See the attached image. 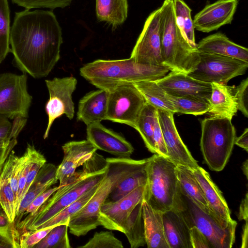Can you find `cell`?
Segmentation results:
<instances>
[{"label":"cell","mask_w":248,"mask_h":248,"mask_svg":"<svg viewBox=\"0 0 248 248\" xmlns=\"http://www.w3.org/2000/svg\"><path fill=\"white\" fill-rule=\"evenodd\" d=\"M200 62L187 75L204 82L226 84L232 78L246 73L248 62L228 56L199 52Z\"/></svg>","instance_id":"obj_10"},{"label":"cell","mask_w":248,"mask_h":248,"mask_svg":"<svg viewBox=\"0 0 248 248\" xmlns=\"http://www.w3.org/2000/svg\"><path fill=\"white\" fill-rule=\"evenodd\" d=\"M176 173L180 191L190 198L202 211L216 218L208 207L202 188L196 179L193 170L186 166L177 165ZM221 223L225 227L231 224L226 226Z\"/></svg>","instance_id":"obj_28"},{"label":"cell","mask_w":248,"mask_h":248,"mask_svg":"<svg viewBox=\"0 0 248 248\" xmlns=\"http://www.w3.org/2000/svg\"><path fill=\"white\" fill-rule=\"evenodd\" d=\"M106 170L94 172L82 167L76 171L65 185L59 186L57 190L31 217H25L17 225L16 229L23 232L34 231L40 225L78 199L86 191L101 182Z\"/></svg>","instance_id":"obj_4"},{"label":"cell","mask_w":248,"mask_h":248,"mask_svg":"<svg viewBox=\"0 0 248 248\" xmlns=\"http://www.w3.org/2000/svg\"><path fill=\"white\" fill-rule=\"evenodd\" d=\"M173 1L176 23L182 35L192 47L197 48L191 9L183 0Z\"/></svg>","instance_id":"obj_34"},{"label":"cell","mask_w":248,"mask_h":248,"mask_svg":"<svg viewBox=\"0 0 248 248\" xmlns=\"http://www.w3.org/2000/svg\"><path fill=\"white\" fill-rule=\"evenodd\" d=\"M248 194H246L245 198L242 200L238 214V218L239 220H244L248 221Z\"/></svg>","instance_id":"obj_50"},{"label":"cell","mask_w":248,"mask_h":248,"mask_svg":"<svg viewBox=\"0 0 248 248\" xmlns=\"http://www.w3.org/2000/svg\"><path fill=\"white\" fill-rule=\"evenodd\" d=\"M146 186H140L115 202H105L99 211L101 226L124 233L126 219L136 205L143 199Z\"/></svg>","instance_id":"obj_15"},{"label":"cell","mask_w":248,"mask_h":248,"mask_svg":"<svg viewBox=\"0 0 248 248\" xmlns=\"http://www.w3.org/2000/svg\"><path fill=\"white\" fill-rule=\"evenodd\" d=\"M146 244L148 248H170L166 239L162 212L155 210L144 199L142 200Z\"/></svg>","instance_id":"obj_26"},{"label":"cell","mask_w":248,"mask_h":248,"mask_svg":"<svg viewBox=\"0 0 248 248\" xmlns=\"http://www.w3.org/2000/svg\"><path fill=\"white\" fill-rule=\"evenodd\" d=\"M100 183L90 188L76 201L38 226L35 230L60 224L68 225L71 217L78 212L89 201L94 195Z\"/></svg>","instance_id":"obj_35"},{"label":"cell","mask_w":248,"mask_h":248,"mask_svg":"<svg viewBox=\"0 0 248 248\" xmlns=\"http://www.w3.org/2000/svg\"><path fill=\"white\" fill-rule=\"evenodd\" d=\"M12 124L8 118L0 114V139H12L10 137Z\"/></svg>","instance_id":"obj_48"},{"label":"cell","mask_w":248,"mask_h":248,"mask_svg":"<svg viewBox=\"0 0 248 248\" xmlns=\"http://www.w3.org/2000/svg\"><path fill=\"white\" fill-rule=\"evenodd\" d=\"M12 139L11 140L9 139H0V149L7 147L10 144Z\"/></svg>","instance_id":"obj_54"},{"label":"cell","mask_w":248,"mask_h":248,"mask_svg":"<svg viewBox=\"0 0 248 248\" xmlns=\"http://www.w3.org/2000/svg\"><path fill=\"white\" fill-rule=\"evenodd\" d=\"M159 8L163 65L171 72L187 74L199 63V52L185 39L176 24L173 0H165Z\"/></svg>","instance_id":"obj_3"},{"label":"cell","mask_w":248,"mask_h":248,"mask_svg":"<svg viewBox=\"0 0 248 248\" xmlns=\"http://www.w3.org/2000/svg\"><path fill=\"white\" fill-rule=\"evenodd\" d=\"M170 70L163 66L146 65L137 63L131 58L116 60H97L80 68V75L98 89L110 92L128 83L155 81L165 76Z\"/></svg>","instance_id":"obj_2"},{"label":"cell","mask_w":248,"mask_h":248,"mask_svg":"<svg viewBox=\"0 0 248 248\" xmlns=\"http://www.w3.org/2000/svg\"><path fill=\"white\" fill-rule=\"evenodd\" d=\"M158 122L162 132L168 158L176 165H182L192 170L199 166L184 143L176 128L174 113L157 109Z\"/></svg>","instance_id":"obj_16"},{"label":"cell","mask_w":248,"mask_h":248,"mask_svg":"<svg viewBox=\"0 0 248 248\" xmlns=\"http://www.w3.org/2000/svg\"><path fill=\"white\" fill-rule=\"evenodd\" d=\"M153 138L156 149V154L168 158V152L158 117L156 119L155 125Z\"/></svg>","instance_id":"obj_46"},{"label":"cell","mask_w":248,"mask_h":248,"mask_svg":"<svg viewBox=\"0 0 248 248\" xmlns=\"http://www.w3.org/2000/svg\"><path fill=\"white\" fill-rule=\"evenodd\" d=\"M198 52L230 57L248 62V49L230 40L220 32L207 36L197 44Z\"/></svg>","instance_id":"obj_25"},{"label":"cell","mask_w":248,"mask_h":248,"mask_svg":"<svg viewBox=\"0 0 248 248\" xmlns=\"http://www.w3.org/2000/svg\"><path fill=\"white\" fill-rule=\"evenodd\" d=\"M240 0H217L207 4L195 15L193 22L194 28L208 33L231 24Z\"/></svg>","instance_id":"obj_17"},{"label":"cell","mask_w":248,"mask_h":248,"mask_svg":"<svg viewBox=\"0 0 248 248\" xmlns=\"http://www.w3.org/2000/svg\"><path fill=\"white\" fill-rule=\"evenodd\" d=\"M157 118V108L146 102L138 118L135 129L140 135L148 150L154 154H156V149L153 135Z\"/></svg>","instance_id":"obj_32"},{"label":"cell","mask_w":248,"mask_h":248,"mask_svg":"<svg viewBox=\"0 0 248 248\" xmlns=\"http://www.w3.org/2000/svg\"><path fill=\"white\" fill-rule=\"evenodd\" d=\"M0 234L11 241L16 246L19 248V234L15 224L11 223L6 214L0 205Z\"/></svg>","instance_id":"obj_43"},{"label":"cell","mask_w":248,"mask_h":248,"mask_svg":"<svg viewBox=\"0 0 248 248\" xmlns=\"http://www.w3.org/2000/svg\"><path fill=\"white\" fill-rule=\"evenodd\" d=\"M35 147L33 145L28 144L24 154L20 156L21 168L18 182V190L16 199V215L18 211L22 199V194L26 184L27 177L31 167L32 154Z\"/></svg>","instance_id":"obj_39"},{"label":"cell","mask_w":248,"mask_h":248,"mask_svg":"<svg viewBox=\"0 0 248 248\" xmlns=\"http://www.w3.org/2000/svg\"></svg>","instance_id":"obj_56"},{"label":"cell","mask_w":248,"mask_h":248,"mask_svg":"<svg viewBox=\"0 0 248 248\" xmlns=\"http://www.w3.org/2000/svg\"><path fill=\"white\" fill-rule=\"evenodd\" d=\"M96 17L113 29L122 25L127 17V0H96Z\"/></svg>","instance_id":"obj_29"},{"label":"cell","mask_w":248,"mask_h":248,"mask_svg":"<svg viewBox=\"0 0 248 248\" xmlns=\"http://www.w3.org/2000/svg\"><path fill=\"white\" fill-rule=\"evenodd\" d=\"M234 144L244 149L246 152L248 151V128H247L242 135L235 138Z\"/></svg>","instance_id":"obj_51"},{"label":"cell","mask_w":248,"mask_h":248,"mask_svg":"<svg viewBox=\"0 0 248 248\" xmlns=\"http://www.w3.org/2000/svg\"><path fill=\"white\" fill-rule=\"evenodd\" d=\"M108 94L100 89L86 93L78 103V120L87 125L106 120Z\"/></svg>","instance_id":"obj_23"},{"label":"cell","mask_w":248,"mask_h":248,"mask_svg":"<svg viewBox=\"0 0 248 248\" xmlns=\"http://www.w3.org/2000/svg\"><path fill=\"white\" fill-rule=\"evenodd\" d=\"M68 229V224H60L55 226L33 248H71Z\"/></svg>","instance_id":"obj_38"},{"label":"cell","mask_w":248,"mask_h":248,"mask_svg":"<svg viewBox=\"0 0 248 248\" xmlns=\"http://www.w3.org/2000/svg\"><path fill=\"white\" fill-rule=\"evenodd\" d=\"M73 0H12L17 5L26 9L47 8L54 9L57 8H64L70 4Z\"/></svg>","instance_id":"obj_41"},{"label":"cell","mask_w":248,"mask_h":248,"mask_svg":"<svg viewBox=\"0 0 248 248\" xmlns=\"http://www.w3.org/2000/svg\"><path fill=\"white\" fill-rule=\"evenodd\" d=\"M193 170L213 216L222 224L226 226L230 225L234 220L231 217L230 211L225 199L209 174L200 166Z\"/></svg>","instance_id":"obj_21"},{"label":"cell","mask_w":248,"mask_h":248,"mask_svg":"<svg viewBox=\"0 0 248 248\" xmlns=\"http://www.w3.org/2000/svg\"><path fill=\"white\" fill-rule=\"evenodd\" d=\"M45 82L49 98L45 108L48 123L43 136L44 139L48 137L55 119L63 114L70 120L73 118L75 110L72 94L76 89L77 80L73 77L55 78L46 80Z\"/></svg>","instance_id":"obj_12"},{"label":"cell","mask_w":248,"mask_h":248,"mask_svg":"<svg viewBox=\"0 0 248 248\" xmlns=\"http://www.w3.org/2000/svg\"><path fill=\"white\" fill-rule=\"evenodd\" d=\"M87 140L98 149L108 153L116 157L129 158L134 149L125 138L100 122L87 125Z\"/></svg>","instance_id":"obj_18"},{"label":"cell","mask_w":248,"mask_h":248,"mask_svg":"<svg viewBox=\"0 0 248 248\" xmlns=\"http://www.w3.org/2000/svg\"><path fill=\"white\" fill-rule=\"evenodd\" d=\"M235 97L238 110H240L247 118L248 117V78L243 80L235 88Z\"/></svg>","instance_id":"obj_44"},{"label":"cell","mask_w":248,"mask_h":248,"mask_svg":"<svg viewBox=\"0 0 248 248\" xmlns=\"http://www.w3.org/2000/svg\"><path fill=\"white\" fill-rule=\"evenodd\" d=\"M148 159L143 199L155 210L164 212L174 207L179 193L176 165L157 154Z\"/></svg>","instance_id":"obj_5"},{"label":"cell","mask_w":248,"mask_h":248,"mask_svg":"<svg viewBox=\"0 0 248 248\" xmlns=\"http://www.w3.org/2000/svg\"><path fill=\"white\" fill-rule=\"evenodd\" d=\"M121 241L111 232H96L93 237L84 245L78 248H123Z\"/></svg>","instance_id":"obj_40"},{"label":"cell","mask_w":248,"mask_h":248,"mask_svg":"<svg viewBox=\"0 0 248 248\" xmlns=\"http://www.w3.org/2000/svg\"><path fill=\"white\" fill-rule=\"evenodd\" d=\"M106 160V175L112 185L105 202H115L137 187L146 185L148 158L135 160L130 157H108Z\"/></svg>","instance_id":"obj_8"},{"label":"cell","mask_w":248,"mask_h":248,"mask_svg":"<svg viewBox=\"0 0 248 248\" xmlns=\"http://www.w3.org/2000/svg\"><path fill=\"white\" fill-rule=\"evenodd\" d=\"M10 23V9L8 0H0V64L11 51Z\"/></svg>","instance_id":"obj_37"},{"label":"cell","mask_w":248,"mask_h":248,"mask_svg":"<svg viewBox=\"0 0 248 248\" xmlns=\"http://www.w3.org/2000/svg\"><path fill=\"white\" fill-rule=\"evenodd\" d=\"M15 248L16 246L11 241L0 234V248Z\"/></svg>","instance_id":"obj_53"},{"label":"cell","mask_w":248,"mask_h":248,"mask_svg":"<svg viewBox=\"0 0 248 248\" xmlns=\"http://www.w3.org/2000/svg\"><path fill=\"white\" fill-rule=\"evenodd\" d=\"M112 185L111 180L106 173L92 197L71 217L68 225L71 233L78 237L84 236L100 226L99 211L111 190Z\"/></svg>","instance_id":"obj_14"},{"label":"cell","mask_w":248,"mask_h":248,"mask_svg":"<svg viewBox=\"0 0 248 248\" xmlns=\"http://www.w3.org/2000/svg\"><path fill=\"white\" fill-rule=\"evenodd\" d=\"M212 92L209 100L207 112L212 116L232 119L237 112L235 88L226 84L211 83Z\"/></svg>","instance_id":"obj_24"},{"label":"cell","mask_w":248,"mask_h":248,"mask_svg":"<svg viewBox=\"0 0 248 248\" xmlns=\"http://www.w3.org/2000/svg\"><path fill=\"white\" fill-rule=\"evenodd\" d=\"M248 159L243 163L242 169L244 175L246 176L247 179L248 178Z\"/></svg>","instance_id":"obj_55"},{"label":"cell","mask_w":248,"mask_h":248,"mask_svg":"<svg viewBox=\"0 0 248 248\" xmlns=\"http://www.w3.org/2000/svg\"><path fill=\"white\" fill-rule=\"evenodd\" d=\"M168 96L173 104L176 113L197 116L208 111V102L201 98L194 96H174L169 94Z\"/></svg>","instance_id":"obj_36"},{"label":"cell","mask_w":248,"mask_h":248,"mask_svg":"<svg viewBox=\"0 0 248 248\" xmlns=\"http://www.w3.org/2000/svg\"><path fill=\"white\" fill-rule=\"evenodd\" d=\"M62 149L63 158L56 171L59 186L66 184L74 175L77 168L82 166L97 150L88 140L66 142L62 146Z\"/></svg>","instance_id":"obj_20"},{"label":"cell","mask_w":248,"mask_h":248,"mask_svg":"<svg viewBox=\"0 0 248 248\" xmlns=\"http://www.w3.org/2000/svg\"><path fill=\"white\" fill-rule=\"evenodd\" d=\"M57 226V225H56ZM56 226L42 228L35 231H27L19 237L20 248H31L39 243Z\"/></svg>","instance_id":"obj_42"},{"label":"cell","mask_w":248,"mask_h":248,"mask_svg":"<svg viewBox=\"0 0 248 248\" xmlns=\"http://www.w3.org/2000/svg\"><path fill=\"white\" fill-rule=\"evenodd\" d=\"M248 247V221H245V224L243 227L242 234V245L241 248H247Z\"/></svg>","instance_id":"obj_52"},{"label":"cell","mask_w":248,"mask_h":248,"mask_svg":"<svg viewBox=\"0 0 248 248\" xmlns=\"http://www.w3.org/2000/svg\"><path fill=\"white\" fill-rule=\"evenodd\" d=\"M16 143V138H14L7 147L0 149V171L1 170L4 162Z\"/></svg>","instance_id":"obj_49"},{"label":"cell","mask_w":248,"mask_h":248,"mask_svg":"<svg viewBox=\"0 0 248 248\" xmlns=\"http://www.w3.org/2000/svg\"><path fill=\"white\" fill-rule=\"evenodd\" d=\"M130 58L143 65L163 66L160 36L159 7L147 18Z\"/></svg>","instance_id":"obj_13"},{"label":"cell","mask_w":248,"mask_h":248,"mask_svg":"<svg viewBox=\"0 0 248 248\" xmlns=\"http://www.w3.org/2000/svg\"><path fill=\"white\" fill-rule=\"evenodd\" d=\"M142 200L131 212L124 226V233L126 235L131 248H138L146 244Z\"/></svg>","instance_id":"obj_30"},{"label":"cell","mask_w":248,"mask_h":248,"mask_svg":"<svg viewBox=\"0 0 248 248\" xmlns=\"http://www.w3.org/2000/svg\"><path fill=\"white\" fill-rule=\"evenodd\" d=\"M145 102L133 83L119 86L109 92L106 120L136 129Z\"/></svg>","instance_id":"obj_11"},{"label":"cell","mask_w":248,"mask_h":248,"mask_svg":"<svg viewBox=\"0 0 248 248\" xmlns=\"http://www.w3.org/2000/svg\"><path fill=\"white\" fill-rule=\"evenodd\" d=\"M62 29L50 11L25 9L15 13L10 45L14 61L35 78L46 77L60 58Z\"/></svg>","instance_id":"obj_1"},{"label":"cell","mask_w":248,"mask_h":248,"mask_svg":"<svg viewBox=\"0 0 248 248\" xmlns=\"http://www.w3.org/2000/svg\"><path fill=\"white\" fill-rule=\"evenodd\" d=\"M201 150L205 163L212 170L221 171L232 154L236 132L232 120L212 116L201 122Z\"/></svg>","instance_id":"obj_6"},{"label":"cell","mask_w":248,"mask_h":248,"mask_svg":"<svg viewBox=\"0 0 248 248\" xmlns=\"http://www.w3.org/2000/svg\"><path fill=\"white\" fill-rule=\"evenodd\" d=\"M165 236L170 248H192L190 228L176 208L162 212Z\"/></svg>","instance_id":"obj_22"},{"label":"cell","mask_w":248,"mask_h":248,"mask_svg":"<svg viewBox=\"0 0 248 248\" xmlns=\"http://www.w3.org/2000/svg\"><path fill=\"white\" fill-rule=\"evenodd\" d=\"M9 171V162L7 158L0 172V205L10 221L15 224L16 198L10 184Z\"/></svg>","instance_id":"obj_33"},{"label":"cell","mask_w":248,"mask_h":248,"mask_svg":"<svg viewBox=\"0 0 248 248\" xmlns=\"http://www.w3.org/2000/svg\"><path fill=\"white\" fill-rule=\"evenodd\" d=\"M57 167L51 163H46L39 170L32 184L22 199L16 215L15 223L16 225L21 220L26 209L38 195L57 183L56 177Z\"/></svg>","instance_id":"obj_27"},{"label":"cell","mask_w":248,"mask_h":248,"mask_svg":"<svg viewBox=\"0 0 248 248\" xmlns=\"http://www.w3.org/2000/svg\"><path fill=\"white\" fill-rule=\"evenodd\" d=\"M141 93L146 102L157 109H161L176 113L168 94L155 81L144 80L133 83Z\"/></svg>","instance_id":"obj_31"},{"label":"cell","mask_w":248,"mask_h":248,"mask_svg":"<svg viewBox=\"0 0 248 248\" xmlns=\"http://www.w3.org/2000/svg\"><path fill=\"white\" fill-rule=\"evenodd\" d=\"M58 186L50 187L35 198L26 209L24 216L27 215L26 217L32 216L43 205V204L55 192ZM23 216V217H24Z\"/></svg>","instance_id":"obj_45"},{"label":"cell","mask_w":248,"mask_h":248,"mask_svg":"<svg viewBox=\"0 0 248 248\" xmlns=\"http://www.w3.org/2000/svg\"><path fill=\"white\" fill-rule=\"evenodd\" d=\"M190 235L192 248H212L208 239L196 227L190 228Z\"/></svg>","instance_id":"obj_47"},{"label":"cell","mask_w":248,"mask_h":248,"mask_svg":"<svg viewBox=\"0 0 248 248\" xmlns=\"http://www.w3.org/2000/svg\"><path fill=\"white\" fill-rule=\"evenodd\" d=\"M190 228L196 227L206 237L212 248H231L235 241L237 222L225 227L199 208L180 190L174 206Z\"/></svg>","instance_id":"obj_7"},{"label":"cell","mask_w":248,"mask_h":248,"mask_svg":"<svg viewBox=\"0 0 248 248\" xmlns=\"http://www.w3.org/2000/svg\"><path fill=\"white\" fill-rule=\"evenodd\" d=\"M169 95L174 96H194L209 102L211 83L194 79L187 74L170 72L155 81Z\"/></svg>","instance_id":"obj_19"},{"label":"cell","mask_w":248,"mask_h":248,"mask_svg":"<svg viewBox=\"0 0 248 248\" xmlns=\"http://www.w3.org/2000/svg\"><path fill=\"white\" fill-rule=\"evenodd\" d=\"M32 101L26 74H0V114L8 119H27Z\"/></svg>","instance_id":"obj_9"}]
</instances>
